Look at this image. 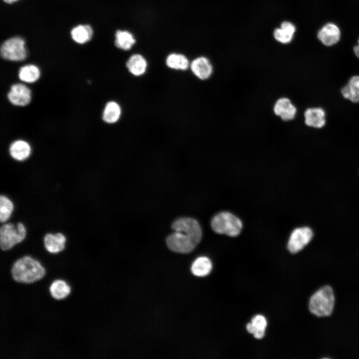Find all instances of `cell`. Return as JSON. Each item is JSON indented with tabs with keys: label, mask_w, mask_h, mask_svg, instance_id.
Wrapping results in <instances>:
<instances>
[{
	"label": "cell",
	"mask_w": 359,
	"mask_h": 359,
	"mask_svg": "<svg viewBox=\"0 0 359 359\" xmlns=\"http://www.w3.org/2000/svg\"><path fill=\"white\" fill-rule=\"evenodd\" d=\"M49 292L53 299L60 300L68 297L71 292V289L65 280L58 279L50 284Z\"/></svg>",
	"instance_id": "obj_21"
},
{
	"label": "cell",
	"mask_w": 359,
	"mask_h": 359,
	"mask_svg": "<svg viewBox=\"0 0 359 359\" xmlns=\"http://www.w3.org/2000/svg\"><path fill=\"white\" fill-rule=\"evenodd\" d=\"M10 273L14 281L28 284L43 278L46 270L38 260L30 255H24L13 263Z\"/></svg>",
	"instance_id": "obj_2"
},
{
	"label": "cell",
	"mask_w": 359,
	"mask_h": 359,
	"mask_svg": "<svg viewBox=\"0 0 359 359\" xmlns=\"http://www.w3.org/2000/svg\"><path fill=\"white\" fill-rule=\"evenodd\" d=\"M190 61L182 53L173 52L169 53L165 59V64L169 68L177 71H186L189 68Z\"/></svg>",
	"instance_id": "obj_16"
},
{
	"label": "cell",
	"mask_w": 359,
	"mask_h": 359,
	"mask_svg": "<svg viewBox=\"0 0 359 359\" xmlns=\"http://www.w3.org/2000/svg\"><path fill=\"white\" fill-rule=\"evenodd\" d=\"M341 93L346 99L357 103L359 102V75L352 76L342 88Z\"/></svg>",
	"instance_id": "obj_19"
},
{
	"label": "cell",
	"mask_w": 359,
	"mask_h": 359,
	"mask_svg": "<svg viewBox=\"0 0 359 359\" xmlns=\"http://www.w3.org/2000/svg\"><path fill=\"white\" fill-rule=\"evenodd\" d=\"M354 51L355 55L359 58V44L354 48Z\"/></svg>",
	"instance_id": "obj_27"
},
{
	"label": "cell",
	"mask_w": 359,
	"mask_h": 359,
	"mask_svg": "<svg viewBox=\"0 0 359 359\" xmlns=\"http://www.w3.org/2000/svg\"><path fill=\"white\" fill-rule=\"evenodd\" d=\"M114 45L119 49L124 51L131 50L137 43L136 35L128 29H118L114 34Z\"/></svg>",
	"instance_id": "obj_14"
},
{
	"label": "cell",
	"mask_w": 359,
	"mask_h": 359,
	"mask_svg": "<svg viewBox=\"0 0 359 359\" xmlns=\"http://www.w3.org/2000/svg\"><path fill=\"white\" fill-rule=\"evenodd\" d=\"M267 325L266 318L261 315L255 316L246 325L247 331L257 339L263 338Z\"/></svg>",
	"instance_id": "obj_22"
},
{
	"label": "cell",
	"mask_w": 359,
	"mask_h": 359,
	"mask_svg": "<svg viewBox=\"0 0 359 359\" xmlns=\"http://www.w3.org/2000/svg\"><path fill=\"white\" fill-rule=\"evenodd\" d=\"M335 296L332 288L326 285L316 291L311 297L309 308L310 311L318 317L330 315L334 309Z\"/></svg>",
	"instance_id": "obj_3"
},
{
	"label": "cell",
	"mask_w": 359,
	"mask_h": 359,
	"mask_svg": "<svg viewBox=\"0 0 359 359\" xmlns=\"http://www.w3.org/2000/svg\"><path fill=\"white\" fill-rule=\"evenodd\" d=\"M43 242L44 247L48 253L56 254L66 248L67 238L61 232H47L43 236Z\"/></svg>",
	"instance_id": "obj_11"
},
{
	"label": "cell",
	"mask_w": 359,
	"mask_h": 359,
	"mask_svg": "<svg viewBox=\"0 0 359 359\" xmlns=\"http://www.w3.org/2000/svg\"><path fill=\"white\" fill-rule=\"evenodd\" d=\"M9 153L13 159L22 162L29 157L31 153V148L27 142L18 140L11 144L9 148Z\"/></svg>",
	"instance_id": "obj_17"
},
{
	"label": "cell",
	"mask_w": 359,
	"mask_h": 359,
	"mask_svg": "<svg viewBox=\"0 0 359 359\" xmlns=\"http://www.w3.org/2000/svg\"><path fill=\"white\" fill-rule=\"evenodd\" d=\"M313 236V231L308 227L295 229L288 240L287 247L289 251L293 254L299 252L310 242Z\"/></svg>",
	"instance_id": "obj_7"
},
{
	"label": "cell",
	"mask_w": 359,
	"mask_h": 359,
	"mask_svg": "<svg viewBox=\"0 0 359 359\" xmlns=\"http://www.w3.org/2000/svg\"><path fill=\"white\" fill-rule=\"evenodd\" d=\"M125 65L128 72L135 77L144 75L148 68L147 58L140 53L131 54L127 59Z\"/></svg>",
	"instance_id": "obj_12"
},
{
	"label": "cell",
	"mask_w": 359,
	"mask_h": 359,
	"mask_svg": "<svg viewBox=\"0 0 359 359\" xmlns=\"http://www.w3.org/2000/svg\"><path fill=\"white\" fill-rule=\"evenodd\" d=\"M7 98L15 106H25L31 101V92L26 85L21 83L14 84L11 86Z\"/></svg>",
	"instance_id": "obj_10"
},
{
	"label": "cell",
	"mask_w": 359,
	"mask_h": 359,
	"mask_svg": "<svg viewBox=\"0 0 359 359\" xmlns=\"http://www.w3.org/2000/svg\"><path fill=\"white\" fill-rule=\"evenodd\" d=\"M14 210V204L12 200L4 194L0 195V222H7L11 218Z\"/></svg>",
	"instance_id": "obj_26"
},
{
	"label": "cell",
	"mask_w": 359,
	"mask_h": 359,
	"mask_svg": "<svg viewBox=\"0 0 359 359\" xmlns=\"http://www.w3.org/2000/svg\"><path fill=\"white\" fill-rule=\"evenodd\" d=\"M340 36L339 27L332 23L325 25L318 33L319 39L326 46H332L337 43Z\"/></svg>",
	"instance_id": "obj_15"
},
{
	"label": "cell",
	"mask_w": 359,
	"mask_h": 359,
	"mask_svg": "<svg viewBox=\"0 0 359 359\" xmlns=\"http://www.w3.org/2000/svg\"><path fill=\"white\" fill-rule=\"evenodd\" d=\"M305 124L309 127L320 129L326 124V112L321 107H310L304 112Z\"/></svg>",
	"instance_id": "obj_13"
},
{
	"label": "cell",
	"mask_w": 359,
	"mask_h": 359,
	"mask_svg": "<svg viewBox=\"0 0 359 359\" xmlns=\"http://www.w3.org/2000/svg\"><path fill=\"white\" fill-rule=\"evenodd\" d=\"M122 113V110L120 105L115 101H110L104 107L102 113V120L107 124H115L120 119Z\"/></svg>",
	"instance_id": "obj_20"
},
{
	"label": "cell",
	"mask_w": 359,
	"mask_h": 359,
	"mask_svg": "<svg viewBox=\"0 0 359 359\" xmlns=\"http://www.w3.org/2000/svg\"><path fill=\"white\" fill-rule=\"evenodd\" d=\"M211 225L214 232L231 237L238 236L242 228L240 219L229 212H221L212 218Z\"/></svg>",
	"instance_id": "obj_5"
},
{
	"label": "cell",
	"mask_w": 359,
	"mask_h": 359,
	"mask_svg": "<svg viewBox=\"0 0 359 359\" xmlns=\"http://www.w3.org/2000/svg\"><path fill=\"white\" fill-rule=\"evenodd\" d=\"M212 268V264L209 258L206 256H200L195 259L191 266L193 275L204 277L208 275Z\"/></svg>",
	"instance_id": "obj_23"
},
{
	"label": "cell",
	"mask_w": 359,
	"mask_h": 359,
	"mask_svg": "<svg viewBox=\"0 0 359 359\" xmlns=\"http://www.w3.org/2000/svg\"><path fill=\"white\" fill-rule=\"evenodd\" d=\"M3 0L6 3H11L14 2L18 0Z\"/></svg>",
	"instance_id": "obj_28"
},
{
	"label": "cell",
	"mask_w": 359,
	"mask_h": 359,
	"mask_svg": "<svg viewBox=\"0 0 359 359\" xmlns=\"http://www.w3.org/2000/svg\"><path fill=\"white\" fill-rule=\"evenodd\" d=\"M1 57L6 60L19 61L27 56L24 40L20 37H14L4 41L0 47Z\"/></svg>",
	"instance_id": "obj_6"
},
{
	"label": "cell",
	"mask_w": 359,
	"mask_h": 359,
	"mask_svg": "<svg viewBox=\"0 0 359 359\" xmlns=\"http://www.w3.org/2000/svg\"><path fill=\"white\" fill-rule=\"evenodd\" d=\"M358 43H359V40H358Z\"/></svg>",
	"instance_id": "obj_29"
},
{
	"label": "cell",
	"mask_w": 359,
	"mask_h": 359,
	"mask_svg": "<svg viewBox=\"0 0 359 359\" xmlns=\"http://www.w3.org/2000/svg\"><path fill=\"white\" fill-rule=\"evenodd\" d=\"M189 69L196 78L202 81L209 79L214 71L210 60L203 55L193 58L190 62Z\"/></svg>",
	"instance_id": "obj_9"
},
{
	"label": "cell",
	"mask_w": 359,
	"mask_h": 359,
	"mask_svg": "<svg viewBox=\"0 0 359 359\" xmlns=\"http://www.w3.org/2000/svg\"><path fill=\"white\" fill-rule=\"evenodd\" d=\"M40 76V72L38 67L33 64L23 66L18 71L19 79L25 83H34L39 78Z\"/></svg>",
	"instance_id": "obj_24"
},
{
	"label": "cell",
	"mask_w": 359,
	"mask_h": 359,
	"mask_svg": "<svg viewBox=\"0 0 359 359\" xmlns=\"http://www.w3.org/2000/svg\"><path fill=\"white\" fill-rule=\"evenodd\" d=\"M272 111L276 116L284 122L294 120L297 113L296 106L289 98L286 96L276 99L273 105Z\"/></svg>",
	"instance_id": "obj_8"
},
{
	"label": "cell",
	"mask_w": 359,
	"mask_h": 359,
	"mask_svg": "<svg viewBox=\"0 0 359 359\" xmlns=\"http://www.w3.org/2000/svg\"><path fill=\"white\" fill-rule=\"evenodd\" d=\"M71 35L76 42L83 44L91 39L93 30L89 25H79L71 30Z\"/></svg>",
	"instance_id": "obj_25"
},
{
	"label": "cell",
	"mask_w": 359,
	"mask_h": 359,
	"mask_svg": "<svg viewBox=\"0 0 359 359\" xmlns=\"http://www.w3.org/2000/svg\"><path fill=\"white\" fill-rule=\"evenodd\" d=\"M27 234V228L21 221L5 222L0 228V247L2 251L11 249L22 242Z\"/></svg>",
	"instance_id": "obj_4"
},
{
	"label": "cell",
	"mask_w": 359,
	"mask_h": 359,
	"mask_svg": "<svg viewBox=\"0 0 359 359\" xmlns=\"http://www.w3.org/2000/svg\"><path fill=\"white\" fill-rule=\"evenodd\" d=\"M295 31L296 27L293 23L284 21L281 23L279 27L274 29L273 36L277 41L282 44H288L292 40Z\"/></svg>",
	"instance_id": "obj_18"
},
{
	"label": "cell",
	"mask_w": 359,
	"mask_h": 359,
	"mask_svg": "<svg viewBox=\"0 0 359 359\" xmlns=\"http://www.w3.org/2000/svg\"><path fill=\"white\" fill-rule=\"evenodd\" d=\"M174 232L166 239L169 248L179 253H188L192 251L200 242L202 229L199 223L190 217H181L172 225Z\"/></svg>",
	"instance_id": "obj_1"
}]
</instances>
